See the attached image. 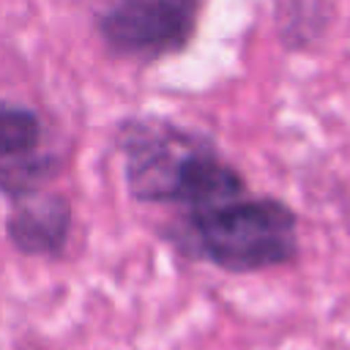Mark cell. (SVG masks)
I'll use <instances>...</instances> for the list:
<instances>
[{"label":"cell","instance_id":"obj_1","mask_svg":"<svg viewBox=\"0 0 350 350\" xmlns=\"http://www.w3.org/2000/svg\"><path fill=\"white\" fill-rule=\"evenodd\" d=\"M112 145L134 202L180 208L183 213L249 191L246 175L208 131L172 120L170 115H126L115 126Z\"/></svg>","mask_w":350,"mask_h":350},{"label":"cell","instance_id":"obj_2","mask_svg":"<svg viewBox=\"0 0 350 350\" xmlns=\"http://www.w3.org/2000/svg\"><path fill=\"white\" fill-rule=\"evenodd\" d=\"M298 213L273 194H241L208 208L183 211L161 230L186 260L246 276L293 265L301 257Z\"/></svg>","mask_w":350,"mask_h":350},{"label":"cell","instance_id":"obj_3","mask_svg":"<svg viewBox=\"0 0 350 350\" xmlns=\"http://www.w3.org/2000/svg\"><path fill=\"white\" fill-rule=\"evenodd\" d=\"M202 0H109L96 14V36L109 55L156 63L189 49Z\"/></svg>","mask_w":350,"mask_h":350},{"label":"cell","instance_id":"obj_4","mask_svg":"<svg viewBox=\"0 0 350 350\" xmlns=\"http://www.w3.org/2000/svg\"><path fill=\"white\" fill-rule=\"evenodd\" d=\"M74 205L63 191H36L16 202H8L3 221L5 241L22 257L60 260L71 241Z\"/></svg>","mask_w":350,"mask_h":350},{"label":"cell","instance_id":"obj_5","mask_svg":"<svg viewBox=\"0 0 350 350\" xmlns=\"http://www.w3.org/2000/svg\"><path fill=\"white\" fill-rule=\"evenodd\" d=\"M273 30L287 52H312L317 49L336 19L334 0H271Z\"/></svg>","mask_w":350,"mask_h":350},{"label":"cell","instance_id":"obj_6","mask_svg":"<svg viewBox=\"0 0 350 350\" xmlns=\"http://www.w3.org/2000/svg\"><path fill=\"white\" fill-rule=\"evenodd\" d=\"M66 170L63 150H36L16 159L0 161V197L5 202H16L22 197H30L36 191L49 189Z\"/></svg>","mask_w":350,"mask_h":350},{"label":"cell","instance_id":"obj_7","mask_svg":"<svg viewBox=\"0 0 350 350\" xmlns=\"http://www.w3.org/2000/svg\"><path fill=\"white\" fill-rule=\"evenodd\" d=\"M44 137V115L36 107L0 98V161L41 150Z\"/></svg>","mask_w":350,"mask_h":350}]
</instances>
